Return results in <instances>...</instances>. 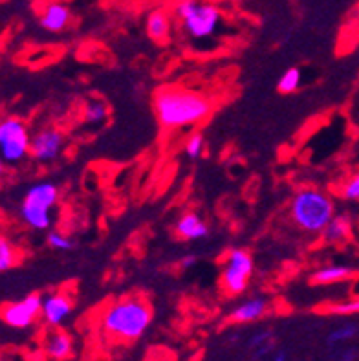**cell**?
I'll list each match as a JSON object with an SVG mask.
<instances>
[{"instance_id": "1", "label": "cell", "mask_w": 359, "mask_h": 361, "mask_svg": "<svg viewBox=\"0 0 359 361\" xmlns=\"http://www.w3.org/2000/svg\"><path fill=\"white\" fill-rule=\"evenodd\" d=\"M154 114L165 128H183L202 123L211 114V101L196 90L167 87L159 88L152 99Z\"/></svg>"}, {"instance_id": "2", "label": "cell", "mask_w": 359, "mask_h": 361, "mask_svg": "<svg viewBox=\"0 0 359 361\" xmlns=\"http://www.w3.org/2000/svg\"><path fill=\"white\" fill-rule=\"evenodd\" d=\"M152 323V308L141 298H125L112 302L101 316V329L107 336L121 341H136Z\"/></svg>"}, {"instance_id": "3", "label": "cell", "mask_w": 359, "mask_h": 361, "mask_svg": "<svg viewBox=\"0 0 359 361\" xmlns=\"http://www.w3.org/2000/svg\"><path fill=\"white\" fill-rule=\"evenodd\" d=\"M290 216L300 231L310 235L323 233L336 216V204L321 189H299L290 202Z\"/></svg>"}, {"instance_id": "4", "label": "cell", "mask_w": 359, "mask_h": 361, "mask_svg": "<svg viewBox=\"0 0 359 361\" xmlns=\"http://www.w3.org/2000/svg\"><path fill=\"white\" fill-rule=\"evenodd\" d=\"M59 200V188L54 182H37L26 189L18 216L30 229L46 231L51 224V209Z\"/></svg>"}, {"instance_id": "5", "label": "cell", "mask_w": 359, "mask_h": 361, "mask_svg": "<svg viewBox=\"0 0 359 361\" xmlns=\"http://www.w3.org/2000/svg\"><path fill=\"white\" fill-rule=\"evenodd\" d=\"M176 17L182 23L183 32L191 37L193 41H205L217 35L222 13L213 4L202 2V0H180L176 4Z\"/></svg>"}, {"instance_id": "6", "label": "cell", "mask_w": 359, "mask_h": 361, "mask_svg": "<svg viewBox=\"0 0 359 361\" xmlns=\"http://www.w3.org/2000/svg\"><path fill=\"white\" fill-rule=\"evenodd\" d=\"M32 151V134L23 119L4 118L0 121V158L4 164H18Z\"/></svg>"}, {"instance_id": "7", "label": "cell", "mask_w": 359, "mask_h": 361, "mask_svg": "<svg viewBox=\"0 0 359 361\" xmlns=\"http://www.w3.org/2000/svg\"><path fill=\"white\" fill-rule=\"evenodd\" d=\"M253 257L250 252H245L242 247H233L229 250L226 262L222 268V288L228 295H241L248 288L250 277L253 275Z\"/></svg>"}, {"instance_id": "8", "label": "cell", "mask_w": 359, "mask_h": 361, "mask_svg": "<svg viewBox=\"0 0 359 361\" xmlns=\"http://www.w3.org/2000/svg\"><path fill=\"white\" fill-rule=\"evenodd\" d=\"M42 301H44L42 295L30 293L20 301L8 302L2 308V323L15 330H24L28 326H32L37 317L41 316Z\"/></svg>"}, {"instance_id": "9", "label": "cell", "mask_w": 359, "mask_h": 361, "mask_svg": "<svg viewBox=\"0 0 359 361\" xmlns=\"http://www.w3.org/2000/svg\"><path fill=\"white\" fill-rule=\"evenodd\" d=\"M64 147V134L59 128L44 127L37 130L32 136V151L30 156L39 164H50L57 160L63 152Z\"/></svg>"}, {"instance_id": "10", "label": "cell", "mask_w": 359, "mask_h": 361, "mask_svg": "<svg viewBox=\"0 0 359 361\" xmlns=\"http://www.w3.org/2000/svg\"><path fill=\"white\" fill-rule=\"evenodd\" d=\"M73 310L72 299L66 293H50L42 301L41 317L48 326H61Z\"/></svg>"}, {"instance_id": "11", "label": "cell", "mask_w": 359, "mask_h": 361, "mask_svg": "<svg viewBox=\"0 0 359 361\" xmlns=\"http://www.w3.org/2000/svg\"><path fill=\"white\" fill-rule=\"evenodd\" d=\"M174 231L182 240H202L209 235V228L198 213L187 211L182 216H178Z\"/></svg>"}, {"instance_id": "12", "label": "cell", "mask_w": 359, "mask_h": 361, "mask_svg": "<svg viewBox=\"0 0 359 361\" xmlns=\"http://www.w3.org/2000/svg\"><path fill=\"white\" fill-rule=\"evenodd\" d=\"M266 314H268V301L264 298H253L237 305L229 312L228 317L231 323L248 325V323H255V321L262 319Z\"/></svg>"}, {"instance_id": "13", "label": "cell", "mask_w": 359, "mask_h": 361, "mask_svg": "<svg viewBox=\"0 0 359 361\" xmlns=\"http://www.w3.org/2000/svg\"><path fill=\"white\" fill-rule=\"evenodd\" d=\"M44 354L51 361L68 360L73 353V341L64 330H50L44 338Z\"/></svg>"}, {"instance_id": "14", "label": "cell", "mask_w": 359, "mask_h": 361, "mask_svg": "<svg viewBox=\"0 0 359 361\" xmlns=\"http://www.w3.org/2000/svg\"><path fill=\"white\" fill-rule=\"evenodd\" d=\"M42 30L50 33L63 32L70 23V9L63 2H50L42 9L41 18H39Z\"/></svg>"}, {"instance_id": "15", "label": "cell", "mask_w": 359, "mask_h": 361, "mask_svg": "<svg viewBox=\"0 0 359 361\" xmlns=\"http://www.w3.org/2000/svg\"><path fill=\"white\" fill-rule=\"evenodd\" d=\"M359 271V268L352 264H328L315 270L314 274L310 275V281L312 284H317V286H324V284H336L341 283V281L351 279Z\"/></svg>"}, {"instance_id": "16", "label": "cell", "mask_w": 359, "mask_h": 361, "mask_svg": "<svg viewBox=\"0 0 359 361\" xmlns=\"http://www.w3.org/2000/svg\"><path fill=\"white\" fill-rule=\"evenodd\" d=\"M352 233V219L348 215H336L332 222L324 228L323 235L324 243L328 244H343L348 240Z\"/></svg>"}, {"instance_id": "17", "label": "cell", "mask_w": 359, "mask_h": 361, "mask_svg": "<svg viewBox=\"0 0 359 361\" xmlns=\"http://www.w3.org/2000/svg\"><path fill=\"white\" fill-rule=\"evenodd\" d=\"M147 35L156 42H164L171 33V18L165 13L164 9H154L152 13L147 17Z\"/></svg>"}, {"instance_id": "18", "label": "cell", "mask_w": 359, "mask_h": 361, "mask_svg": "<svg viewBox=\"0 0 359 361\" xmlns=\"http://www.w3.org/2000/svg\"><path fill=\"white\" fill-rule=\"evenodd\" d=\"M359 334V325L358 323H345V325L337 326L334 329L327 338V345L330 348L337 347V345H343V343H348L352 341L354 338H358Z\"/></svg>"}, {"instance_id": "19", "label": "cell", "mask_w": 359, "mask_h": 361, "mask_svg": "<svg viewBox=\"0 0 359 361\" xmlns=\"http://www.w3.org/2000/svg\"><path fill=\"white\" fill-rule=\"evenodd\" d=\"M107 118H109V106L103 101L92 99L85 105V121L87 123L101 125L105 123Z\"/></svg>"}, {"instance_id": "20", "label": "cell", "mask_w": 359, "mask_h": 361, "mask_svg": "<svg viewBox=\"0 0 359 361\" xmlns=\"http://www.w3.org/2000/svg\"><path fill=\"white\" fill-rule=\"evenodd\" d=\"M17 264V250L6 237H0V271H9Z\"/></svg>"}, {"instance_id": "21", "label": "cell", "mask_w": 359, "mask_h": 361, "mask_svg": "<svg viewBox=\"0 0 359 361\" xmlns=\"http://www.w3.org/2000/svg\"><path fill=\"white\" fill-rule=\"evenodd\" d=\"M300 85V70L299 68H288L279 79V92L281 94H293Z\"/></svg>"}, {"instance_id": "22", "label": "cell", "mask_w": 359, "mask_h": 361, "mask_svg": "<svg viewBox=\"0 0 359 361\" xmlns=\"http://www.w3.org/2000/svg\"><path fill=\"white\" fill-rule=\"evenodd\" d=\"M339 197L346 202H359V171L351 174L339 188Z\"/></svg>"}, {"instance_id": "23", "label": "cell", "mask_w": 359, "mask_h": 361, "mask_svg": "<svg viewBox=\"0 0 359 361\" xmlns=\"http://www.w3.org/2000/svg\"><path fill=\"white\" fill-rule=\"evenodd\" d=\"M204 151H205V140L200 133L193 134V136L185 142V145H183V152H185V156L189 158V160H198V158H202Z\"/></svg>"}, {"instance_id": "24", "label": "cell", "mask_w": 359, "mask_h": 361, "mask_svg": "<svg viewBox=\"0 0 359 361\" xmlns=\"http://www.w3.org/2000/svg\"><path fill=\"white\" fill-rule=\"evenodd\" d=\"M46 240H48V246L54 250V252H70V250H73V240L68 237V235L61 233V231H50L48 233V237H46Z\"/></svg>"}, {"instance_id": "25", "label": "cell", "mask_w": 359, "mask_h": 361, "mask_svg": "<svg viewBox=\"0 0 359 361\" xmlns=\"http://www.w3.org/2000/svg\"><path fill=\"white\" fill-rule=\"evenodd\" d=\"M327 312L332 314V316H354V314H359V298L337 302V305H330Z\"/></svg>"}, {"instance_id": "26", "label": "cell", "mask_w": 359, "mask_h": 361, "mask_svg": "<svg viewBox=\"0 0 359 361\" xmlns=\"http://www.w3.org/2000/svg\"><path fill=\"white\" fill-rule=\"evenodd\" d=\"M268 341H272V332L269 330H260L259 334H255L253 338L250 339V348H259L260 345L268 343Z\"/></svg>"}, {"instance_id": "27", "label": "cell", "mask_w": 359, "mask_h": 361, "mask_svg": "<svg viewBox=\"0 0 359 361\" xmlns=\"http://www.w3.org/2000/svg\"><path fill=\"white\" fill-rule=\"evenodd\" d=\"M273 353V343L272 341H268V343L260 345L259 348H255V360H260V357L268 356V354Z\"/></svg>"}, {"instance_id": "28", "label": "cell", "mask_w": 359, "mask_h": 361, "mask_svg": "<svg viewBox=\"0 0 359 361\" xmlns=\"http://www.w3.org/2000/svg\"><path fill=\"white\" fill-rule=\"evenodd\" d=\"M196 262H198V257H196V255H185V257H182L180 266H182V270H189V268H193Z\"/></svg>"}, {"instance_id": "29", "label": "cell", "mask_w": 359, "mask_h": 361, "mask_svg": "<svg viewBox=\"0 0 359 361\" xmlns=\"http://www.w3.org/2000/svg\"><path fill=\"white\" fill-rule=\"evenodd\" d=\"M273 361H288V354L284 353V350H279V353H275V356H273Z\"/></svg>"}]
</instances>
